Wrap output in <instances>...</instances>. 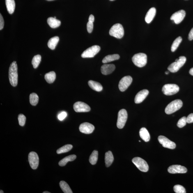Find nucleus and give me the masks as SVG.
I'll use <instances>...</instances> for the list:
<instances>
[{
	"mask_svg": "<svg viewBox=\"0 0 193 193\" xmlns=\"http://www.w3.org/2000/svg\"><path fill=\"white\" fill-rule=\"evenodd\" d=\"M9 78L10 84L13 87L17 86L18 82V73L16 62L14 61L10 65L9 70Z\"/></svg>",
	"mask_w": 193,
	"mask_h": 193,
	"instance_id": "obj_1",
	"label": "nucleus"
},
{
	"mask_svg": "<svg viewBox=\"0 0 193 193\" xmlns=\"http://www.w3.org/2000/svg\"><path fill=\"white\" fill-rule=\"evenodd\" d=\"M109 35L117 38L121 39L124 34V31L123 26L119 23L116 24L109 30Z\"/></svg>",
	"mask_w": 193,
	"mask_h": 193,
	"instance_id": "obj_2",
	"label": "nucleus"
},
{
	"mask_svg": "<svg viewBox=\"0 0 193 193\" xmlns=\"http://www.w3.org/2000/svg\"><path fill=\"white\" fill-rule=\"evenodd\" d=\"M132 61L136 66L141 68L146 65L147 56L143 53H139L134 55L132 58Z\"/></svg>",
	"mask_w": 193,
	"mask_h": 193,
	"instance_id": "obj_3",
	"label": "nucleus"
},
{
	"mask_svg": "<svg viewBox=\"0 0 193 193\" xmlns=\"http://www.w3.org/2000/svg\"><path fill=\"white\" fill-rule=\"evenodd\" d=\"M183 105V103L180 100H176L170 103L166 107L165 112L167 114H172L178 110Z\"/></svg>",
	"mask_w": 193,
	"mask_h": 193,
	"instance_id": "obj_4",
	"label": "nucleus"
},
{
	"mask_svg": "<svg viewBox=\"0 0 193 193\" xmlns=\"http://www.w3.org/2000/svg\"><path fill=\"white\" fill-rule=\"evenodd\" d=\"M186 58L184 56H180L178 61L171 64L168 67V70L170 72L175 73L178 71L181 67L185 64Z\"/></svg>",
	"mask_w": 193,
	"mask_h": 193,
	"instance_id": "obj_5",
	"label": "nucleus"
},
{
	"mask_svg": "<svg viewBox=\"0 0 193 193\" xmlns=\"http://www.w3.org/2000/svg\"><path fill=\"white\" fill-rule=\"evenodd\" d=\"M132 162L140 171L143 172H147L148 171L149 166L148 163L140 157H135L132 159Z\"/></svg>",
	"mask_w": 193,
	"mask_h": 193,
	"instance_id": "obj_6",
	"label": "nucleus"
},
{
	"mask_svg": "<svg viewBox=\"0 0 193 193\" xmlns=\"http://www.w3.org/2000/svg\"><path fill=\"white\" fill-rule=\"evenodd\" d=\"M128 117L127 112L125 109H122L118 113L117 125L118 128L122 129L124 127Z\"/></svg>",
	"mask_w": 193,
	"mask_h": 193,
	"instance_id": "obj_7",
	"label": "nucleus"
},
{
	"mask_svg": "<svg viewBox=\"0 0 193 193\" xmlns=\"http://www.w3.org/2000/svg\"><path fill=\"white\" fill-rule=\"evenodd\" d=\"M179 91V87L176 84H168L164 85L162 88V91L164 94L171 95L175 94Z\"/></svg>",
	"mask_w": 193,
	"mask_h": 193,
	"instance_id": "obj_8",
	"label": "nucleus"
},
{
	"mask_svg": "<svg viewBox=\"0 0 193 193\" xmlns=\"http://www.w3.org/2000/svg\"><path fill=\"white\" fill-rule=\"evenodd\" d=\"M101 48L98 45H95L84 51L81 55L83 58H93L100 52Z\"/></svg>",
	"mask_w": 193,
	"mask_h": 193,
	"instance_id": "obj_9",
	"label": "nucleus"
},
{
	"mask_svg": "<svg viewBox=\"0 0 193 193\" xmlns=\"http://www.w3.org/2000/svg\"><path fill=\"white\" fill-rule=\"evenodd\" d=\"M28 161L32 169L35 170L38 168L39 163V158L36 152H30L28 155Z\"/></svg>",
	"mask_w": 193,
	"mask_h": 193,
	"instance_id": "obj_10",
	"label": "nucleus"
},
{
	"mask_svg": "<svg viewBox=\"0 0 193 193\" xmlns=\"http://www.w3.org/2000/svg\"><path fill=\"white\" fill-rule=\"evenodd\" d=\"M132 82V78L130 76H126L122 78L118 85L120 91L124 92L129 87Z\"/></svg>",
	"mask_w": 193,
	"mask_h": 193,
	"instance_id": "obj_11",
	"label": "nucleus"
},
{
	"mask_svg": "<svg viewBox=\"0 0 193 193\" xmlns=\"http://www.w3.org/2000/svg\"><path fill=\"white\" fill-rule=\"evenodd\" d=\"M158 140L159 142L164 148L170 149H174L176 148V145L175 143L170 140L165 136H159L158 137Z\"/></svg>",
	"mask_w": 193,
	"mask_h": 193,
	"instance_id": "obj_12",
	"label": "nucleus"
},
{
	"mask_svg": "<svg viewBox=\"0 0 193 193\" xmlns=\"http://www.w3.org/2000/svg\"><path fill=\"white\" fill-rule=\"evenodd\" d=\"M74 110L77 112H88L91 110V108L88 104L82 102H77L74 104Z\"/></svg>",
	"mask_w": 193,
	"mask_h": 193,
	"instance_id": "obj_13",
	"label": "nucleus"
},
{
	"mask_svg": "<svg viewBox=\"0 0 193 193\" xmlns=\"http://www.w3.org/2000/svg\"><path fill=\"white\" fill-rule=\"evenodd\" d=\"M186 15V12L185 10H181L175 12L172 15L171 17V20L174 21L175 24L180 23L183 20Z\"/></svg>",
	"mask_w": 193,
	"mask_h": 193,
	"instance_id": "obj_14",
	"label": "nucleus"
},
{
	"mask_svg": "<svg viewBox=\"0 0 193 193\" xmlns=\"http://www.w3.org/2000/svg\"><path fill=\"white\" fill-rule=\"evenodd\" d=\"M187 170L185 167L180 165H173L170 166L168 169L169 172L172 174L176 173H185Z\"/></svg>",
	"mask_w": 193,
	"mask_h": 193,
	"instance_id": "obj_15",
	"label": "nucleus"
},
{
	"mask_svg": "<svg viewBox=\"0 0 193 193\" xmlns=\"http://www.w3.org/2000/svg\"><path fill=\"white\" fill-rule=\"evenodd\" d=\"M79 130L81 132L86 134L92 133L95 130V127L91 124L84 123L81 124L79 127Z\"/></svg>",
	"mask_w": 193,
	"mask_h": 193,
	"instance_id": "obj_16",
	"label": "nucleus"
},
{
	"mask_svg": "<svg viewBox=\"0 0 193 193\" xmlns=\"http://www.w3.org/2000/svg\"><path fill=\"white\" fill-rule=\"evenodd\" d=\"M149 91L147 90H143L139 91L136 95L134 98V102L136 104H139L142 102L148 96Z\"/></svg>",
	"mask_w": 193,
	"mask_h": 193,
	"instance_id": "obj_17",
	"label": "nucleus"
},
{
	"mask_svg": "<svg viewBox=\"0 0 193 193\" xmlns=\"http://www.w3.org/2000/svg\"><path fill=\"white\" fill-rule=\"evenodd\" d=\"M115 65L113 64H105L101 67V72L104 75H107L110 74L115 70Z\"/></svg>",
	"mask_w": 193,
	"mask_h": 193,
	"instance_id": "obj_18",
	"label": "nucleus"
},
{
	"mask_svg": "<svg viewBox=\"0 0 193 193\" xmlns=\"http://www.w3.org/2000/svg\"><path fill=\"white\" fill-rule=\"evenodd\" d=\"M156 14V9L155 8H152L148 10L145 18V20L147 23H150L151 22Z\"/></svg>",
	"mask_w": 193,
	"mask_h": 193,
	"instance_id": "obj_19",
	"label": "nucleus"
},
{
	"mask_svg": "<svg viewBox=\"0 0 193 193\" xmlns=\"http://www.w3.org/2000/svg\"><path fill=\"white\" fill-rule=\"evenodd\" d=\"M139 134L140 136L143 141L146 142H148L150 141V134L146 128L144 127L141 128L139 131Z\"/></svg>",
	"mask_w": 193,
	"mask_h": 193,
	"instance_id": "obj_20",
	"label": "nucleus"
},
{
	"mask_svg": "<svg viewBox=\"0 0 193 193\" xmlns=\"http://www.w3.org/2000/svg\"><path fill=\"white\" fill-rule=\"evenodd\" d=\"M88 84L90 87L92 89L97 92H100L102 91L103 87L100 83L95 81L90 80L88 81Z\"/></svg>",
	"mask_w": 193,
	"mask_h": 193,
	"instance_id": "obj_21",
	"label": "nucleus"
},
{
	"mask_svg": "<svg viewBox=\"0 0 193 193\" xmlns=\"http://www.w3.org/2000/svg\"><path fill=\"white\" fill-rule=\"evenodd\" d=\"M47 22L49 26L53 28L59 27L61 24V21L53 17H49L48 18Z\"/></svg>",
	"mask_w": 193,
	"mask_h": 193,
	"instance_id": "obj_22",
	"label": "nucleus"
},
{
	"mask_svg": "<svg viewBox=\"0 0 193 193\" xmlns=\"http://www.w3.org/2000/svg\"><path fill=\"white\" fill-rule=\"evenodd\" d=\"M113 160H114V157L112 152L111 151L106 152L105 155V162L106 167H109L112 164Z\"/></svg>",
	"mask_w": 193,
	"mask_h": 193,
	"instance_id": "obj_23",
	"label": "nucleus"
},
{
	"mask_svg": "<svg viewBox=\"0 0 193 193\" xmlns=\"http://www.w3.org/2000/svg\"><path fill=\"white\" fill-rule=\"evenodd\" d=\"M6 4L8 13L10 14H13L15 7V0H6Z\"/></svg>",
	"mask_w": 193,
	"mask_h": 193,
	"instance_id": "obj_24",
	"label": "nucleus"
},
{
	"mask_svg": "<svg viewBox=\"0 0 193 193\" xmlns=\"http://www.w3.org/2000/svg\"><path fill=\"white\" fill-rule=\"evenodd\" d=\"M76 156L75 155H69L68 156L65 157L60 161L58 163L60 166H64L66 165L67 162L69 161H72L75 160Z\"/></svg>",
	"mask_w": 193,
	"mask_h": 193,
	"instance_id": "obj_25",
	"label": "nucleus"
},
{
	"mask_svg": "<svg viewBox=\"0 0 193 193\" xmlns=\"http://www.w3.org/2000/svg\"><path fill=\"white\" fill-rule=\"evenodd\" d=\"M59 37L56 36L50 39L48 43V46L49 48L52 50H54L59 42Z\"/></svg>",
	"mask_w": 193,
	"mask_h": 193,
	"instance_id": "obj_26",
	"label": "nucleus"
},
{
	"mask_svg": "<svg viewBox=\"0 0 193 193\" xmlns=\"http://www.w3.org/2000/svg\"><path fill=\"white\" fill-rule=\"evenodd\" d=\"M120 56L118 54L109 55L105 57L102 60V63H106L119 59Z\"/></svg>",
	"mask_w": 193,
	"mask_h": 193,
	"instance_id": "obj_27",
	"label": "nucleus"
},
{
	"mask_svg": "<svg viewBox=\"0 0 193 193\" xmlns=\"http://www.w3.org/2000/svg\"><path fill=\"white\" fill-rule=\"evenodd\" d=\"M45 79L49 84L54 82L56 79V74L54 71H51L45 74Z\"/></svg>",
	"mask_w": 193,
	"mask_h": 193,
	"instance_id": "obj_28",
	"label": "nucleus"
},
{
	"mask_svg": "<svg viewBox=\"0 0 193 193\" xmlns=\"http://www.w3.org/2000/svg\"><path fill=\"white\" fill-rule=\"evenodd\" d=\"M59 185L62 190L65 193H73L68 183L65 181H62L59 183Z\"/></svg>",
	"mask_w": 193,
	"mask_h": 193,
	"instance_id": "obj_29",
	"label": "nucleus"
},
{
	"mask_svg": "<svg viewBox=\"0 0 193 193\" xmlns=\"http://www.w3.org/2000/svg\"><path fill=\"white\" fill-rule=\"evenodd\" d=\"M98 159V152L97 150H93L90 157L89 161L90 163L92 165H95L97 163Z\"/></svg>",
	"mask_w": 193,
	"mask_h": 193,
	"instance_id": "obj_30",
	"label": "nucleus"
},
{
	"mask_svg": "<svg viewBox=\"0 0 193 193\" xmlns=\"http://www.w3.org/2000/svg\"><path fill=\"white\" fill-rule=\"evenodd\" d=\"M73 148L72 145H66L62 147L57 150V153L58 154L66 153L68 152L72 149Z\"/></svg>",
	"mask_w": 193,
	"mask_h": 193,
	"instance_id": "obj_31",
	"label": "nucleus"
},
{
	"mask_svg": "<svg viewBox=\"0 0 193 193\" xmlns=\"http://www.w3.org/2000/svg\"><path fill=\"white\" fill-rule=\"evenodd\" d=\"M39 101V97L37 94L32 93L29 96V101L32 105L35 106L38 104Z\"/></svg>",
	"mask_w": 193,
	"mask_h": 193,
	"instance_id": "obj_32",
	"label": "nucleus"
},
{
	"mask_svg": "<svg viewBox=\"0 0 193 193\" xmlns=\"http://www.w3.org/2000/svg\"><path fill=\"white\" fill-rule=\"evenodd\" d=\"M41 61V56L40 55H37L34 57L32 62L34 68H37L39 65Z\"/></svg>",
	"mask_w": 193,
	"mask_h": 193,
	"instance_id": "obj_33",
	"label": "nucleus"
},
{
	"mask_svg": "<svg viewBox=\"0 0 193 193\" xmlns=\"http://www.w3.org/2000/svg\"><path fill=\"white\" fill-rule=\"evenodd\" d=\"M182 41L181 37H179L173 41L172 45L171 46V50L172 52H174L178 48L179 45Z\"/></svg>",
	"mask_w": 193,
	"mask_h": 193,
	"instance_id": "obj_34",
	"label": "nucleus"
},
{
	"mask_svg": "<svg viewBox=\"0 0 193 193\" xmlns=\"http://www.w3.org/2000/svg\"><path fill=\"white\" fill-rule=\"evenodd\" d=\"M173 190L176 193H185L186 191L185 188L183 186L177 185L173 187Z\"/></svg>",
	"mask_w": 193,
	"mask_h": 193,
	"instance_id": "obj_35",
	"label": "nucleus"
},
{
	"mask_svg": "<svg viewBox=\"0 0 193 193\" xmlns=\"http://www.w3.org/2000/svg\"><path fill=\"white\" fill-rule=\"evenodd\" d=\"M186 117H183L179 120L178 123H177V126L179 128H181L185 126L187 123Z\"/></svg>",
	"mask_w": 193,
	"mask_h": 193,
	"instance_id": "obj_36",
	"label": "nucleus"
},
{
	"mask_svg": "<svg viewBox=\"0 0 193 193\" xmlns=\"http://www.w3.org/2000/svg\"><path fill=\"white\" fill-rule=\"evenodd\" d=\"M18 120L19 125L21 126H23L25 124L26 117L24 115L20 114L18 115Z\"/></svg>",
	"mask_w": 193,
	"mask_h": 193,
	"instance_id": "obj_37",
	"label": "nucleus"
},
{
	"mask_svg": "<svg viewBox=\"0 0 193 193\" xmlns=\"http://www.w3.org/2000/svg\"><path fill=\"white\" fill-rule=\"evenodd\" d=\"M67 115V113L65 112H61L58 114V119L60 121H63V120H64L66 117Z\"/></svg>",
	"mask_w": 193,
	"mask_h": 193,
	"instance_id": "obj_38",
	"label": "nucleus"
},
{
	"mask_svg": "<svg viewBox=\"0 0 193 193\" xmlns=\"http://www.w3.org/2000/svg\"><path fill=\"white\" fill-rule=\"evenodd\" d=\"M87 30L88 32L89 33H91L93 30V23L88 21L87 23Z\"/></svg>",
	"mask_w": 193,
	"mask_h": 193,
	"instance_id": "obj_39",
	"label": "nucleus"
},
{
	"mask_svg": "<svg viewBox=\"0 0 193 193\" xmlns=\"http://www.w3.org/2000/svg\"><path fill=\"white\" fill-rule=\"evenodd\" d=\"M187 123H193V113H191L186 117Z\"/></svg>",
	"mask_w": 193,
	"mask_h": 193,
	"instance_id": "obj_40",
	"label": "nucleus"
},
{
	"mask_svg": "<svg viewBox=\"0 0 193 193\" xmlns=\"http://www.w3.org/2000/svg\"><path fill=\"white\" fill-rule=\"evenodd\" d=\"M4 26V21L1 14H0V30L3 29Z\"/></svg>",
	"mask_w": 193,
	"mask_h": 193,
	"instance_id": "obj_41",
	"label": "nucleus"
},
{
	"mask_svg": "<svg viewBox=\"0 0 193 193\" xmlns=\"http://www.w3.org/2000/svg\"><path fill=\"white\" fill-rule=\"evenodd\" d=\"M189 40H193V28L189 32L188 37Z\"/></svg>",
	"mask_w": 193,
	"mask_h": 193,
	"instance_id": "obj_42",
	"label": "nucleus"
},
{
	"mask_svg": "<svg viewBox=\"0 0 193 193\" xmlns=\"http://www.w3.org/2000/svg\"><path fill=\"white\" fill-rule=\"evenodd\" d=\"M95 18L93 15H90L88 19V21L90 22L93 23L94 22Z\"/></svg>",
	"mask_w": 193,
	"mask_h": 193,
	"instance_id": "obj_43",
	"label": "nucleus"
},
{
	"mask_svg": "<svg viewBox=\"0 0 193 193\" xmlns=\"http://www.w3.org/2000/svg\"><path fill=\"white\" fill-rule=\"evenodd\" d=\"M189 73L191 75L193 76V68H191L189 71Z\"/></svg>",
	"mask_w": 193,
	"mask_h": 193,
	"instance_id": "obj_44",
	"label": "nucleus"
},
{
	"mask_svg": "<svg viewBox=\"0 0 193 193\" xmlns=\"http://www.w3.org/2000/svg\"><path fill=\"white\" fill-rule=\"evenodd\" d=\"M43 193H50V192H48V191H44V192H43Z\"/></svg>",
	"mask_w": 193,
	"mask_h": 193,
	"instance_id": "obj_45",
	"label": "nucleus"
},
{
	"mask_svg": "<svg viewBox=\"0 0 193 193\" xmlns=\"http://www.w3.org/2000/svg\"><path fill=\"white\" fill-rule=\"evenodd\" d=\"M165 74H169V72H168V71H166V72H165Z\"/></svg>",
	"mask_w": 193,
	"mask_h": 193,
	"instance_id": "obj_46",
	"label": "nucleus"
},
{
	"mask_svg": "<svg viewBox=\"0 0 193 193\" xmlns=\"http://www.w3.org/2000/svg\"><path fill=\"white\" fill-rule=\"evenodd\" d=\"M0 193H4V192H3V190H1V191H0Z\"/></svg>",
	"mask_w": 193,
	"mask_h": 193,
	"instance_id": "obj_47",
	"label": "nucleus"
},
{
	"mask_svg": "<svg viewBox=\"0 0 193 193\" xmlns=\"http://www.w3.org/2000/svg\"><path fill=\"white\" fill-rule=\"evenodd\" d=\"M46 1H54V0H46Z\"/></svg>",
	"mask_w": 193,
	"mask_h": 193,
	"instance_id": "obj_48",
	"label": "nucleus"
},
{
	"mask_svg": "<svg viewBox=\"0 0 193 193\" xmlns=\"http://www.w3.org/2000/svg\"><path fill=\"white\" fill-rule=\"evenodd\" d=\"M54 18H56V17H54Z\"/></svg>",
	"mask_w": 193,
	"mask_h": 193,
	"instance_id": "obj_49",
	"label": "nucleus"
},
{
	"mask_svg": "<svg viewBox=\"0 0 193 193\" xmlns=\"http://www.w3.org/2000/svg\"><path fill=\"white\" fill-rule=\"evenodd\" d=\"M110 1H113V0H110Z\"/></svg>",
	"mask_w": 193,
	"mask_h": 193,
	"instance_id": "obj_50",
	"label": "nucleus"
},
{
	"mask_svg": "<svg viewBox=\"0 0 193 193\" xmlns=\"http://www.w3.org/2000/svg\"><path fill=\"white\" fill-rule=\"evenodd\" d=\"M139 142H141V141H139Z\"/></svg>",
	"mask_w": 193,
	"mask_h": 193,
	"instance_id": "obj_51",
	"label": "nucleus"
}]
</instances>
